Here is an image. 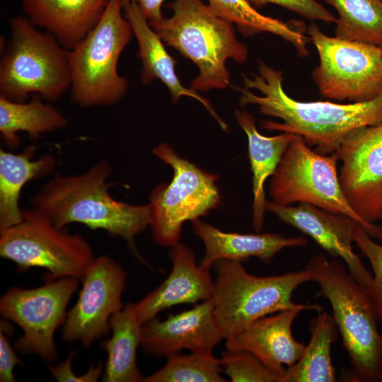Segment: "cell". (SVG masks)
Returning <instances> with one entry per match:
<instances>
[{"instance_id":"18","label":"cell","mask_w":382,"mask_h":382,"mask_svg":"<svg viewBox=\"0 0 382 382\" xmlns=\"http://www.w3.org/2000/svg\"><path fill=\"white\" fill-rule=\"evenodd\" d=\"M303 311L288 309L260 318L236 335L226 339L225 348L252 353L284 382L285 366L294 364L306 347L294 338L291 331L294 320Z\"/></svg>"},{"instance_id":"23","label":"cell","mask_w":382,"mask_h":382,"mask_svg":"<svg viewBox=\"0 0 382 382\" xmlns=\"http://www.w3.org/2000/svg\"><path fill=\"white\" fill-rule=\"evenodd\" d=\"M235 117L245 132L248 141L249 158L253 173V226L260 231L263 226L266 199L265 183L272 176L295 134H282L266 137L257 129L249 112L236 109Z\"/></svg>"},{"instance_id":"11","label":"cell","mask_w":382,"mask_h":382,"mask_svg":"<svg viewBox=\"0 0 382 382\" xmlns=\"http://www.w3.org/2000/svg\"><path fill=\"white\" fill-rule=\"evenodd\" d=\"M307 34L319 57L312 78L323 97L361 103L382 95V47L327 35L314 23Z\"/></svg>"},{"instance_id":"4","label":"cell","mask_w":382,"mask_h":382,"mask_svg":"<svg viewBox=\"0 0 382 382\" xmlns=\"http://www.w3.org/2000/svg\"><path fill=\"white\" fill-rule=\"evenodd\" d=\"M173 15L149 21L163 42L193 62L199 74L191 82L196 91L224 89L231 84L228 59L246 62L247 47L236 37L233 24L218 16L202 0H174Z\"/></svg>"},{"instance_id":"22","label":"cell","mask_w":382,"mask_h":382,"mask_svg":"<svg viewBox=\"0 0 382 382\" xmlns=\"http://www.w3.org/2000/svg\"><path fill=\"white\" fill-rule=\"evenodd\" d=\"M35 153L33 146L19 154L0 149V231L22 221L19 199L23 186L48 175L55 168L54 155L45 154L34 159Z\"/></svg>"},{"instance_id":"9","label":"cell","mask_w":382,"mask_h":382,"mask_svg":"<svg viewBox=\"0 0 382 382\" xmlns=\"http://www.w3.org/2000/svg\"><path fill=\"white\" fill-rule=\"evenodd\" d=\"M152 152L172 168L173 177L169 183H161L151 191L149 227L157 244L171 248L179 242L185 221H193L219 207L218 176L181 157L167 144H160Z\"/></svg>"},{"instance_id":"10","label":"cell","mask_w":382,"mask_h":382,"mask_svg":"<svg viewBox=\"0 0 382 382\" xmlns=\"http://www.w3.org/2000/svg\"><path fill=\"white\" fill-rule=\"evenodd\" d=\"M23 219L0 231V255L21 270H46L51 279L73 277L82 280L95 260L89 243L80 234L57 227L45 214L30 208Z\"/></svg>"},{"instance_id":"35","label":"cell","mask_w":382,"mask_h":382,"mask_svg":"<svg viewBox=\"0 0 382 382\" xmlns=\"http://www.w3.org/2000/svg\"><path fill=\"white\" fill-rule=\"evenodd\" d=\"M165 0H121L122 5L135 2L149 21L156 20L163 16L161 7Z\"/></svg>"},{"instance_id":"7","label":"cell","mask_w":382,"mask_h":382,"mask_svg":"<svg viewBox=\"0 0 382 382\" xmlns=\"http://www.w3.org/2000/svg\"><path fill=\"white\" fill-rule=\"evenodd\" d=\"M122 10L121 0H109L96 26L68 51L71 100L81 108L113 105L128 90L117 69L133 34Z\"/></svg>"},{"instance_id":"24","label":"cell","mask_w":382,"mask_h":382,"mask_svg":"<svg viewBox=\"0 0 382 382\" xmlns=\"http://www.w3.org/2000/svg\"><path fill=\"white\" fill-rule=\"evenodd\" d=\"M143 323L134 303H127L109 321L112 337L103 344L108 359L103 374L105 382H139L144 376L137 364V350L141 345Z\"/></svg>"},{"instance_id":"1","label":"cell","mask_w":382,"mask_h":382,"mask_svg":"<svg viewBox=\"0 0 382 382\" xmlns=\"http://www.w3.org/2000/svg\"><path fill=\"white\" fill-rule=\"evenodd\" d=\"M243 82L245 87L237 88L241 105H254L260 113L282 121H264L263 128L301 136L322 154L337 153L352 132L382 121V95L349 104L299 101L284 91L282 71L263 62L252 77L243 75Z\"/></svg>"},{"instance_id":"32","label":"cell","mask_w":382,"mask_h":382,"mask_svg":"<svg viewBox=\"0 0 382 382\" xmlns=\"http://www.w3.org/2000/svg\"><path fill=\"white\" fill-rule=\"evenodd\" d=\"M255 8H262L267 4H276L296 13L300 16L314 21L335 23L337 18L316 0H248Z\"/></svg>"},{"instance_id":"8","label":"cell","mask_w":382,"mask_h":382,"mask_svg":"<svg viewBox=\"0 0 382 382\" xmlns=\"http://www.w3.org/2000/svg\"><path fill=\"white\" fill-rule=\"evenodd\" d=\"M337 153L325 155L311 149L294 135L270 183L272 201L282 205L306 203L349 216L372 238H382L381 226L363 220L352 208L337 170Z\"/></svg>"},{"instance_id":"27","label":"cell","mask_w":382,"mask_h":382,"mask_svg":"<svg viewBox=\"0 0 382 382\" xmlns=\"http://www.w3.org/2000/svg\"><path fill=\"white\" fill-rule=\"evenodd\" d=\"M211 9L236 25L245 36L269 33L291 43L301 57L307 55V38L291 25L258 12L248 0H208Z\"/></svg>"},{"instance_id":"25","label":"cell","mask_w":382,"mask_h":382,"mask_svg":"<svg viewBox=\"0 0 382 382\" xmlns=\"http://www.w3.org/2000/svg\"><path fill=\"white\" fill-rule=\"evenodd\" d=\"M68 120L59 110L44 103L38 94L25 102H16L0 97V132L5 144L16 149L20 144L18 132L30 139L42 134L65 128Z\"/></svg>"},{"instance_id":"12","label":"cell","mask_w":382,"mask_h":382,"mask_svg":"<svg viewBox=\"0 0 382 382\" xmlns=\"http://www.w3.org/2000/svg\"><path fill=\"white\" fill-rule=\"evenodd\" d=\"M79 279L62 277L31 289L14 286L0 299V313L23 330L16 348L37 355L47 362L58 359L56 330L64 323L67 305L79 286Z\"/></svg>"},{"instance_id":"30","label":"cell","mask_w":382,"mask_h":382,"mask_svg":"<svg viewBox=\"0 0 382 382\" xmlns=\"http://www.w3.org/2000/svg\"><path fill=\"white\" fill-rule=\"evenodd\" d=\"M219 359L232 382H282L278 374L248 351L226 349Z\"/></svg>"},{"instance_id":"26","label":"cell","mask_w":382,"mask_h":382,"mask_svg":"<svg viewBox=\"0 0 382 382\" xmlns=\"http://www.w3.org/2000/svg\"><path fill=\"white\" fill-rule=\"evenodd\" d=\"M311 337L301 358L286 369L284 382H334L331 346L337 338L332 316L323 311L311 323Z\"/></svg>"},{"instance_id":"16","label":"cell","mask_w":382,"mask_h":382,"mask_svg":"<svg viewBox=\"0 0 382 382\" xmlns=\"http://www.w3.org/2000/svg\"><path fill=\"white\" fill-rule=\"evenodd\" d=\"M223 336L214 316L212 299L195 303L190 309L156 317L142 325L140 347L149 354L166 357L183 349L212 352Z\"/></svg>"},{"instance_id":"5","label":"cell","mask_w":382,"mask_h":382,"mask_svg":"<svg viewBox=\"0 0 382 382\" xmlns=\"http://www.w3.org/2000/svg\"><path fill=\"white\" fill-rule=\"evenodd\" d=\"M212 301L214 316L223 338L232 337L255 320L282 311L301 308L317 312L319 304L296 303L294 291L301 284L313 281L311 273L303 270L279 275L259 277L248 273L241 262L220 260L214 265Z\"/></svg>"},{"instance_id":"19","label":"cell","mask_w":382,"mask_h":382,"mask_svg":"<svg viewBox=\"0 0 382 382\" xmlns=\"http://www.w3.org/2000/svg\"><path fill=\"white\" fill-rule=\"evenodd\" d=\"M125 17L129 22L138 47V56L142 64L141 81L146 85L154 79L160 80L168 89L173 103L182 96L191 97L208 110L224 130H227L226 122L218 115L209 101L197 91L184 86L175 73V61L168 54L163 40L154 30L149 20L138 4L129 2L123 5Z\"/></svg>"},{"instance_id":"15","label":"cell","mask_w":382,"mask_h":382,"mask_svg":"<svg viewBox=\"0 0 382 382\" xmlns=\"http://www.w3.org/2000/svg\"><path fill=\"white\" fill-rule=\"evenodd\" d=\"M266 209L284 223L311 237L331 256L342 259L350 274L369 290L373 275L352 248L357 222L347 216L306 203L291 206L267 201Z\"/></svg>"},{"instance_id":"2","label":"cell","mask_w":382,"mask_h":382,"mask_svg":"<svg viewBox=\"0 0 382 382\" xmlns=\"http://www.w3.org/2000/svg\"><path fill=\"white\" fill-rule=\"evenodd\" d=\"M111 166L105 160L81 174L54 173L30 197L31 208L45 214L57 227L81 223L120 236L141 261L135 237L150 224V207L117 201L109 193Z\"/></svg>"},{"instance_id":"33","label":"cell","mask_w":382,"mask_h":382,"mask_svg":"<svg viewBox=\"0 0 382 382\" xmlns=\"http://www.w3.org/2000/svg\"><path fill=\"white\" fill-rule=\"evenodd\" d=\"M74 357L71 352L67 358L57 365L48 366V370L58 382H96L103 376L104 368L101 362L96 366L91 365L82 375H76L72 370V361Z\"/></svg>"},{"instance_id":"31","label":"cell","mask_w":382,"mask_h":382,"mask_svg":"<svg viewBox=\"0 0 382 382\" xmlns=\"http://www.w3.org/2000/svg\"><path fill=\"white\" fill-rule=\"evenodd\" d=\"M366 230L357 223L354 242L368 258L373 270V280L369 293L375 306L378 319L382 324V245L374 242Z\"/></svg>"},{"instance_id":"36","label":"cell","mask_w":382,"mask_h":382,"mask_svg":"<svg viewBox=\"0 0 382 382\" xmlns=\"http://www.w3.org/2000/svg\"><path fill=\"white\" fill-rule=\"evenodd\" d=\"M381 231H382V225L381 226Z\"/></svg>"},{"instance_id":"6","label":"cell","mask_w":382,"mask_h":382,"mask_svg":"<svg viewBox=\"0 0 382 382\" xmlns=\"http://www.w3.org/2000/svg\"><path fill=\"white\" fill-rule=\"evenodd\" d=\"M8 24L11 37L0 60V97L25 102L38 94L47 101L59 100L71 86L69 50L26 16L13 17Z\"/></svg>"},{"instance_id":"20","label":"cell","mask_w":382,"mask_h":382,"mask_svg":"<svg viewBox=\"0 0 382 382\" xmlns=\"http://www.w3.org/2000/svg\"><path fill=\"white\" fill-rule=\"evenodd\" d=\"M194 233L202 241L205 252L199 265L210 271L220 260L241 262L255 257L265 263L286 248L303 246L308 241L303 236L285 237L277 233H238L223 231L199 219L192 221Z\"/></svg>"},{"instance_id":"17","label":"cell","mask_w":382,"mask_h":382,"mask_svg":"<svg viewBox=\"0 0 382 382\" xmlns=\"http://www.w3.org/2000/svg\"><path fill=\"white\" fill-rule=\"evenodd\" d=\"M169 256L172 269L168 277L134 303L137 315L143 324L171 306L195 304L212 298L214 282L209 271L197 264L191 249L178 242L171 247Z\"/></svg>"},{"instance_id":"13","label":"cell","mask_w":382,"mask_h":382,"mask_svg":"<svg viewBox=\"0 0 382 382\" xmlns=\"http://www.w3.org/2000/svg\"><path fill=\"white\" fill-rule=\"evenodd\" d=\"M127 272L107 255L96 257L88 267L76 303L67 313L62 337L88 348L108 334L111 316L123 307Z\"/></svg>"},{"instance_id":"3","label":"cell","mask_w":382,"mask_h":382,"mask_svg":"<svg viewBox=\"0 0 382 382\" xmlns=\"http://www.w3.org/2000/svg\"><path fill=\"white\" fill-rule=\"evenodd\" d=\"M306 269L319 285L317 296L325 298L350 361L348 379L353 382L382 381V335L369 291L347 267L323 255L313 256Z\"/></svg>"},{"instance_id":"28","label":"cell","mask_w":382,"mask_h":382,"mask_svg":"<svg viewBox=\"0 0 382 382\" xmlns=\"http://www.w3.org/2000/svg\"><path fill=\"white\" fill-rule=\"evenodd\" d=\"M337 13L336 37L382 47V0H322Z\"/></svg>"},{"instance_id":"34","label":"cell","mask_w":382,"mask_h":382,"mask_svg":"<svg viewBox=\"0 0 382 382\" xmlns=\"http://www.w3.org/2000/svg\"><path fill=\"white\" fill-rule=\"evenodd\" d=\"M0 326V381L14 382V367L22 363L7 336L12 333L13 328L5 321H1Z\"/></svg>"},{"instance_id":"14","label":"cell","mask_w":382,"mask_h":382,"mask_svg":"<svg viewBox=\"0 0 382 382\" xmlns=\"http://www.w3.org/2000/svg\"><path fill=\"white\" fill-rule=\"evenodd\" d=\"M345 195L365 221L382 219V121L352 132L337 151Z\"/></svg>"},{"instance_id":"29","label":"cell","mask_w":382,"mask_h":382,"mask_svg":"<svg viewBox=\"0 0 382 382\" xmlns=\"http://www.w3.org/2000/svg\"><path fill=\"white\" fill-rule=\"evenodd\" d=\"M220 359L212 352H195L190 354H173L165 365L144 382H224L221 375Z\"/></svg>"},{"instance_id":"21","label":"cell","mask_w":382,"mask_h":382,"mask_svg":"<svg viewBox=\"0 0 382 382\" xmlns=\"http://www.w3.org/2000/svg\"><path fill=\"white\" fill-rule=\"evenodd\" d=\"M109 0H20L25 16L70 50L98 23Z\"/></svg>"}]
</instances>
